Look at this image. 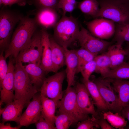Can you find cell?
I'll use <instances>...</instances> for the list:
<instances>
[{
  "mask_svg": "<svg viewBox=\"0 0 129 129\" xmlns=\"http://www.w3.org/2000/svg\"><path fill=\"white\" fill-rule=\"evenodd\" d=\"M38 26L34 18L24 16L13 33L10 43L5 49V58L11 56L15 59L20 52L30 40Z\"/></svg>",
  "mask_w": 129,
  "mask_h": 129,
  "instance_id": "6da1fadb",
  "label": "cell"
},
{
  "mask_svg": "<svg viewBox=\"0 0 129 129\" xmlns=\"http://www.w3.org/2000/svg\"><path fill=\"white\" fill-rule=\"evenodd\" d=\"M81 25L74 17L62 15L54 27L53 38L59 45L68 48L77 40Z\"/></svg>",
  "mask_w": 129,
  "mask_h": 129,
  "instance_id": "7a4b0ae2",
  "label": "cell"
},
{
  "mask_svg": "<svg viewBox=\"0 0 129 129\" xmlns=\"http://www.w3.org/2000/svg\"><path fill=\"white\" fill-rule=\"evenodd\" d=\"M15 65L14 100L20 99L28 103L38 90L31 82L22 63L16 62Z\"/></svg>",
  "mask_w": 129,
  "mask_h": 129,
  "instance_id": "3957f363",
  "label": "cell"
},
{
  "mask_svg": "<svg viewBox=\"0 0 129 129\" xmlns=\"http://www.w3.org/2000/svg\"><path fill=\"white\" fill-rule=\"evenodd\" d=\"M100 11L97 18L117 23H129V4L117 0H97Z\"/></svg>",
  "mask_w": 129,
  "mask_h": 129,
  "instance_id": "277c9868",
  "label": "cell"
},
{
  "mask_svg": "<svg viewBox=\"0 0 129 129\" xmlns=\"http://www.w3.org/2000/svg\"><path fill=\"white\" fill-rule=\"evenodd\" d=\"M5 6L0 11V47L2 50L8 47L15 26L24 16L18 11Z\"/></svg>",
  "mask_w": 129,
  "mask_h": 129,
  "instance_id": "5b68a950",
  "label": "cell"
},
{
  "mask_svg": "<svg viewBox=\"0 0 129 129\" xmlns=\"http://www.w3.org/2000/svg\"><path fill=\"white\" fill-rule=\"evenodd\" d=\"M41 30L36 31L27 44L21 50L15 59L16 62L40 65L42 48Z\"/></svg>",
  "mask_w": 129,
  "mask_h": 129,
  "instance_id": "8992f818",
  "label": "cell"
},
{
  "mask_svg": "<svg viewBox=\"0 0 129 129\" xmlns=\"http://www.w3.org/2000/svg\"><path fill=\"white\" fill-rule=\"evenodd\" d=\"M58 108L59 113H64L73 118L77 122L84 120L88 115L83 113L77 104L75 88L70 87L66 90L65 93L59 101Z\"/></svg>",
  "mask_w": 129,
  "mask_h": 129,
  "instance_id": "52a82bcc",
  "label": "cell"
},
{
  "mask_svg": "<svg viewBox=\"0 0 129 129\" xmlns=\"http://www.w3.org/2000/svg\"><path fill=\"white\" fill-rule=\"evenodd\" d=\"M77 40L81 47L96 56L107 50L114 43L112 41H108L95 37L81 25Z\"/></svg>",
  "mask_w": 129,
  "mask_h": 129,
  "instance_id": "ba28073f",
  "label": "cell"
},
{
  "mask_svg": "<svg viewBox=\"0 0 129 129\" xmlns=\"http://www.w3.org/2000/svg\"><path fill=\"white\" fill-rule=\"evenodd\" d=\"M66 75L65 71L63 70L45 78L39 90L41 95L53 100H60L63 96L62 85Z\"/></svg>",
  "mask_w": 129,
  "mask_h": 129,
  "instance_id": "9c48e42d",
  "label": "cell"
},
{
  "mask_svg": "<svg viewBox=\"0 0 129 129\" xmlns=\"http://www.w3.org/2000/svg\"><path fill=\"white\" fill-rule=\"evenodd\" d=\"M87 29L93 36L105 40L113 36L115 24L113 21L103 18H98L89 22H85Z\"/></svg>",
  "mask_w": 129,
  "mask_h": 129,
  "instance_id": "30bf717a",
  "label": "cell"
},
{
  "mask_svg": "<svg viewBox=\"0 0 129 129\" xmlns=\"http://www.w3.org/2000/svg\"><path fill=\"white\" fill-rule=\"evenodd\" d=\"M93 81L96 84L109 111L113 113L117 112L118 96L115 93L111 79L99 77L95 79Z\"/></svg>",
  "mask_w": 129,
  "mask_h": 129,
  "instance_id": "8fae6325",
  "label": "cell"
},
{
  "mask_svg": "<svg viewBox=\"0 0 129 129\" xmlns=\"http://www.w3.org/2000/svg\"><path fill=\"white\" fill-rule=\"evenodd\" d=\"M14 59L12 56L9 57L8 70L5 77L0 84V107L3 103L7 104L14 99V82L15 66Z\"/></svg>",
  "mask_w": 129,
  "mask_h": 129,
  "instance_id": "7c38bea8",
  "label": "cell"
},
{
  "mask_svg": "<svg viewBox=\"0 0 129 129\" xmlns=\"http://www.w3.org/2000/svg\"><path fill=\"white\" fill-rule=\"evenodd\" d=\"M41 115V95L37 93L28 103L24 112L22 114L19 120L21 126H27L35 124Z\"/></svg>",
  "mask_w": 129,
  "mask_h": 129,
  "instance_id": "4fadbf2b",
  "label": "cell"
},
{
  "mask_svg": "<svg viewBox=\"0 0 129 129\" xmlns=\"http://www.w3.org/2000/svg\"><path fill=\"white\" fill-rule=\"evenodd\" d=\"M75 88L77 102L81 111L86 115L97 117L99 113L96 111L93 100L85 85L77 83Z\"/></svg>",
  "mask_w": 129,
  "mask_h": 129,
  "instance_id": "5bb4252c",
  "label": "cell"
},
{
  "mask_svg": "<svg viewBox=\"0 0 129 129\" xmlns=\"http://www.w3.org/2000/svg\"><path fill=\"white\" fill-rule=\"evenodd\" d=\"M36 10L34 18L42 28L47 30L54 28L60 19L58 11L54 9L44 7Z\"/></svg>",
  "mask_w": 129,
  "mask_h": 129,
  "instance_id": "9a60e30c",
  "label": "cell"
},
{
  "mask_svg": "<svg viewBox=\"0 0 129 129\" xmlns=\"http://www.w3.org/2000/svg\"><path fill=\"white\" fill-rule=\"evenodd\" d=\"M27 103L22 100H14L6 104L4 108H0L2 122L4 123L7 121H13L19 124L22 110Z\"/></svg>",
  "mask_w": 129,
  "mask_h": 129,
  "instance_id": "2e32d148",
  "label": "cell"
},
{
  "mask_svg": "<svg viewBox=\"0 0 129 129\" xmlns=\"http://www.w3.org/2000/svg\"><path fill=\"white\" fill-rule=\"evenodd\" d=\"M40 30L42 48L41 66L46 73L53 72L50 35L47 30L41 28Z\"/></svg>",
  "mask_w": 129,
  "mask_h": 129,
  "instance_id": "e0dca14e",
  "label": "cell"
},
{
  "mask_svg": "<svg viewBox=\"0 0 129 129\" xmlns=\"http://www.w3.org/2000/svg\"><path fill=\"white\" fill-rule=\"evenodd\" d=\"M111 79L115 91L118 93L117 112L120 114L123 108L129 104V81Z\"/></svg>",
  "mask_w": 129,
  "mask_h": 129,
  "instance_id": "ac0fdd59",
  "label": "cell"
},
{
  "mask_svg": "<svg viewBox=\"0 0 129 129\" xmlns=\"http://www.w3.org/2000/svg\"><path fill=\"white\" fill-rule=\"evenodd\" d=\"M65 50V71L67 86L66 90L73 86L75 75L76 73L78 65L77 56L75 50H69L64 48Z\"/></svg>",
  "mask_w": 129,
  "mask_h": 129,
  "instance_id": "d6986e66",
  "label": "cell"
},
{
  "mask_svg": "<svg viewBox=\"0 0 129 129\" xmlns=\"http://www.w3.org/2000/svg\"><path fill=\"white\" fill-rule=\"evenodd\" d=\"M53 72L56 73L65 65V50L50 36Z\"/></svg>",
  "mask_w": 129,
  "mask_h": 129,
  "instance_id": "ffe728a7",
  "label": "cell"
},
{
  "mask_svg": "<svg viewBox=\"0 0 129 129\" xmlns=\"http://www.w3.org/2000/svg\"><path fill=\"white\" fill-rule=\"evenodd\" d=\"M82 81L89 92L94 105L97 108V112H102L109 111L107 105L102 98L95 82L90 79L86 80L83 79Z\"/></svg>",
  "mask_w": 129,
  "mask_h": 129,
  "instance_id": "44dd1931",
  "label": "cell"
},
{
  "mask_svg": "<svg viewBox=\"0 0 129 129\" xmlns=\"http://www.w3.org/2000/svg\"><path fill=\"white\" fill-rule=\"evenodd\" d=\"M41 95V115L45 119L55 125V112L59 100H53Z\"/></svg>",
  "mask_w": 129,
  "mask_h": 129,
  "instance_id": "7402d4cb",
  "label": "cell"
},
{
  "mask_svg": "<svg viewBox=\"0 0 129 129\" xmlns=\"http://www.w3.org/2000/svg\"><path fill=\"white\" fill-rule=\"evenodd\" d=\"M25 69L32 83L38 90L42 86L46 72L41 66L33 63H29L24 66Z\"/></svg>",
  "mask_w": 129,
  "mask_h": 129,
  "instance_id": "603a6c76",
  "label": "cell"
},
{
  "mask_svg": "<svg viewBox=\"0 0 129 129\" xmlns=\"http://www.w3.org/2000/svg\"><path fill=\"white\" fill-rule=\"evenodd\" d=\"M122 46L116 43L113 44L109 47L106 52L110 60L111 69L115 68L124 61L126 53Z\"/></svg>",
  "mask_w": 129,
  "mask_h": 129,
  "instance_id": "cb8c5ba5",
  "label": "cell"
},
{
  "mask_svg": "<svg viewBox=\"0 0 129 129\" xmlns=\"http://www.w3.org/2000/svg\"><path fill=\"white\" fill-rule=\"evenodd\" d=\"M102 77L119 80L129 79V63L124 61L115 68L110 69Z\"/></svg>",
  "mask_w": 129,
  "mask_h": 129,
  "instance_id": "d4e9b609",
  "label": "cell"
},
{
  "mask_svg": "<svg viewBox=\"0 0 129 129\" xmlns=\"http://www.w3.org/2000/svg\"><path fill=\"white\" fill-rule=\"evenodd\" d=\"M77 7L83 13L97 18L100 11L97 0H83L78 2Z\"/></svg>",
  "mask_w": 129,
  "mask_h": 129,
  "instance_id": "484cf974",
  "label": "cell"
},
{
  "mask_svg": "<svg viewBox=\"0 0 129 129\" xmlns=\"http://www.w3.org/2000/svg\"><path fill=\"white\" fill-rule=\"evenodd\" d=\"M115 24V31L112 41L122 45L124 42H129V23Z\"/></svg>",
  "mask_w": 129,
  "mask_h": 129,
  "instance_id": "4316f807",
  "label": "cell"
},
{
  "mask_svg": "<svg viewBox=\"0 0 129 129\" xmlns=\"http://www.w3.org/2000/svg\"><path fill=\"white\" fill-rule=\"evenodd\" d=\"M100 112L103 118L115 129H124L126 126L127 121L118 113H114L110 111Z\"/></svg>",
  "mask_w": 129,
  "mask_h": 129,
  "instance_id": "83f0119b",
  "label": "cell"
},
{
  "mask_svg": "<svg viewBox=\"0 0 129 129\" xmlns=\"http://www.w3.org/2000/svg\"><path fill=\"white\" fill-rule=\"evenodd\" d=\"M96 64L95 72L99 74L102 76L111 69V61L108 56L105 52L100 55H98L94 59Z\"/></svg>",
  "mask_w": 129,
  "mask_h": 129,
  "instance_id": "f1b7e54d",
  "label": "cell"
},
{
  "mask_svg": "<svg viewBox=\"0 0 129 129\" xmlns=\"http://www.w3.org/2000/svg\"><path fill=\"white\" fill-rule=\"evenodd\" d=\"M77 56L78 65L76 73L80 72L81 68L88 62L93 60L96 56L87 50L81 47L75 50Z\"/></svg>",
  "mask_w": 129,
  "mask_h": 129,
  "instance_id": "f546056e",
  "label": "cell"
},
{
  "mask_svg": "<svg viewBox=\"0 0 129 129\" xmlns=\"http://www.w3.org/2000/svg\"><path fill=\"white\" fill-rule=\"evenodd\" d=\"M77 122L72 117L67 114L60 113L56 116L54 124L57 129H67L74 123Z\"/></svg>",
  "mask_w": 129,
  "mask_h": 129,
  "instance_id": "4dcf8cb0",
  "label": "cell"
},
{
  "mask_svg": "<svg viewBox=\"0 0 129 129\" xmlns=\"http://www.w3.org/2000/svg\"><path fill=\"white\" fill-rule=\"evenodd\" d=\"M78 2L76 0H59L58 5V10L61 9L62 15H65L66 13L71 12L77 7Z\"/></svg>",
  "mask_w": 129,
  "mask_h": 129,
  "instance_id": "1f68e13d",
  "label": "cell"
},
{
  "mask_svg": "<svg viewBox=\"0 0 129 129\" xmlns=\"http://www.w3.org/2000/svg\"><path fill=\"white\" fill-rule=\"evenodd\" d=\"M59 0H29V5H33L36 9L49 7L58 11V5Z\"/></svg>",
  "mask_w": 129,
  "mask_h": 129,
  "instance_id": "d6a6232c",
  "label": "cell"
},
{
  "mask_svg": "<svg viewBox=\"0 0 129 129\" xmlns=\"http://www.w3.org/2000/svg\"><path fill=\"white\" fill-rule=\"evenodd\" d=\"M96 68V64L94 59L86 64L80 71L83 77V79L86 80H89L91 74L95 72Z\"/></svg>",
  "mask_w": 129,
  "mask_h": 129,
  "instance_id": "836d02e7",
  "label": "cell"
},
{
  "mask_svg": "<svg viewBox=\"0 0 129 129\" xmlns=\"http://www.w3.org/2000/svg\"><path fill=\"white\" fill-rule=\"evenodd\" d=\"M99 126L97 122L95 117L92 116L86 119L78 122L76 129H91L94 128H99Z\"/></svg>",
  "mask_w": 129,
  "mask_h": 129,
  "instance_id": "e575fe53",
  "label": "cell"
},
{
  "mask_svg": "<svg viewBox=\"0 0 129 129\" xmlns=\"http://www.w3.org/2000/svg\"><path fill=\"white\" fill-rule=\"evenodd\" d=\"M6 59L2 51L0 55V84L5 77L8 71V65Z\"/></svg>",
  "mask_w": 129,
  "mask_h": 129,
  "instance_id": "d590c367",
  "label": "cell"
},
{
  "mask_svg": "<svg viewBox=\"0 0 129 129\" xmlns=\"http://www.w3.org/2000/svg\"><path fill=\"white\" fill-rule=\"evenodd\" d=\"M35 124L37 129H56L55 125L45 119L41 115Z\"/></svg>",
  "mask_w": 129,
  "mask_h": 129,
  "instance_id": "8d00e7d4",
  "label": "cell"
},
{
  "mask_svg": "<svg viewBox=\"0 0 129 129\" xmlns=\"http://www.w3.org/2000/svg\"><path fill=\"white\" fill-rule=\"evenodd\" d=\"M27 3L29 4V0H0V6L3 5L11 7L15 4L20 6H23Z\"/></svg>",
  "mask_w": 129,
  "mask_h": 129,
  "instance_id": "74e56055",
  "label": "cell"
},
{
  "mask_svg": "<svg viewBox=\"0 0 129 129\" xmlns=\"http://www.w3.org/2000/svg\"><path fill=\"white\" fill-rule=\"evenodd\" d=\"M98 116L95 117L97 124L102 129H115L104 119L100 112H99Z\"/></svg>",
  "mask_w": 129,
  "mask_h": 129,
  "instance_id": "f35d334b",
  "label": "cell"
},
{
  "mask_svg": "<svg viewBox=\"0 0 129 129\" xmlns=\"http://www.w3.org/2000/svg\"><path fill=\"white\" fill-rule=\"evenodd\" d=\"M121 115L129 121V104L124 107L120 112Z\"/></svg>",
  "mask_w": 129,
  "mask_h": 129,
  "instance_id": "ab89813d",
  "label": "cell"
},
{
  "mask_svg": "<svg viewBox=\"0 0 129 129\" xmlns=\"http://www.w3.org/2000/svg\"><path fill=\"white\" fill-rule=\"evenodd\" d=\"M4 123L2 122L0 124V129H19L21 127L20 125L17 126L12 127L10 124L5 125Z\"/></svg>",
  "mask_w": 129,
  "mask_h": 129,
  "instance_id": "60d3db41",
  "label": "cell"
},
{
  "mask_svg": "<svg viewBox=\"0 0 129 129\" xmlns=\"http://www.w3.org/2000/svg\"><path fill=\"white\" fill-rule=\"evenodd\" d=\"M126 43V47L125 49L126 53V57L129 60V42Z\"/></svg>",
  "mask_w": 129,
  "mask_h": 129,
  "instance_id": "b9f144b4",
  "label": "cell"
},
{
  "mask_svg": "<svg viewBox=\"0 0 129 129\" xmlns=\"http://www.w3.org/2000/svg\"><path fill=\"white\" fill-rule=\"evenodd\" d=\"M121 2L129 4V0H117Z\"/></svg>",
  "mask_w": 129,
  "mask_h": 129,
  "instance_id": "7bdbcfd3",
  "label": "cell"
}]
</instances>
